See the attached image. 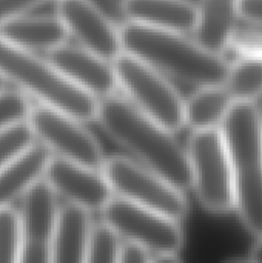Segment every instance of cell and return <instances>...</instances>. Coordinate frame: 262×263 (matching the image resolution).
Returning <instances> with one entry per match:
<instances>
[{
  "instance_id": "obj_30",
  "label": "cell",
  "mask_w": 262,
  "mask_h": 263,
  "mask_svg": "<svg viewBox=\"0 0 262 263\" xmlns=\"http://www.w3.org/2000/svg\"><path fill=\"white\" fill-rule=\"evenodd\" d=\"M3 85H5V82H3V79H2V77H0V88H2V86H3Z\"/></svg>"
},
{
  "instance_id": "obj_26",
  "label": "cell",
  "mask_w": 262,
  "mask_h": 263,
  "mask_svg": "<svg viewBox=\"0 0 262 263\" xmlns=\"http://www.w3.org/2000/svg\"><path fill=\"white\" fill-rule=\"evenodd\" d=\"M43 2L48 0H0V23L11 17L26 14Z\"/></svg>"
},
{
  "instance_id": "obj_18",
  "label": "cell",
  "mask_w": 262,
  "mask_h": 263,
  "mask_svg": "<svg viewBox=\"0 0 262 263\" xmlns=\"http://www.w3.org/2000/svg\"><path fill=\"white\" fill-rule=\"evenodd\" d=\"M198 11L199 17L193 39L210 51L222 54L233 29L238 26L236 0H202Z\"/></svg>"
},
{
  "instance_id": "obj_27",
  "label": "cell",
  "mask_w": 262,
  "mask_h": 263,
  "mask_svg": "<svg viewBox=\"0 0 262 263\" xmlns=\"http://www.w3.org/2000/svg\"><path fill=\"white\" fill-rule=\"evenodd\" d=\"M236 11L239 20L262 26V0H236Z\"/></svg>"
},
{
  "instance_id": "obj_6",
  "label": "cell",
  "mask_w": 262,
  "mask_h": 263,
  "mask_svg": "<svg viewBox=\"0 0 262 263\" xmlns=\"http://www.w3.org/2000/svg\"><path fill=\"white\" fill-rule=\"evenodd\" d=\"M187 157L191 188L201 205L213 214L235 210V185L232 163L221 128L193 131Z\"/></svg>"
},
{
  "instance_id": "obj_9",
  "label": "cell",
  "mask_w": 262,
  "mask_h": 263,
  "mask_svg": "<svg viewBox=\"0 0 262 263\" xmlns=\"http://www.w3.org/2000/svg\"><path fill=\"white\" fill-rule=\"evenodd\" d=\"M28 125L34 139L53 156L100 170L105 160L97 139L82 125V120L46 105H32Z\"/></svg>"
},
{
  "instance_id": "obj_16",
  "label": "cell",
  "mask_w": 262,
  "mask_h": 263,
  "mask_svg": "<svg viewBox=\"0 0 262 263\" xmlns=\"http://www.w3.org/2000/svg\"><path fill=\"white\" fill-rule=\"evenodd\" d=\"M90 211L74 203L59 206L51 237V259L56 263L85 262L91 231Z\"/></svg>"
},
{
  "instance_id": "obj_20",
  "label": "cell",
  "mask_w": 262,
  "mask_h": 263,
  "mask_svg": "<svg viewBox=\"0 0 262 263\" xmlns=\"http://www.w3.org/2000/svg\"><path fill=\"white\" fill-rule=\"evenodd\" d=\"M224 86L235 102H255L262 96V57L241 55L229 62Z\"/></svg>"
},
{
  "instance_id": "obj_3",
  "label": "cell",
  "mask_w": 262,
  "mask_h": 263,
  "mask_svg": "<svg viewBox=\"0 0 262 263\" xmlns=\"http://www.w3.org/2000/svg\"><path fill=\"white\" fill-rule=\"evenodd\" d=\"M230 156L235 208L246 228L262 236V122L255 102H233L219 126Z\"/></svg>"
},
{
  "instance_id": "obj_28",
  "label": "cell",
  "mask_w": 262,
  "mask_h": 263,
  "mask_svg": "<svg viewBox=\"0 0 262 263\" xmlns=\"http://www.w3.org/2000/svg\"><path fill=\"white\" fill-rule=\"evenodd\" d=\"M153 257L151 254L141 245L128 240H122V248H120V256L119 262L122 263H142L151 262Z\"/></svg>"
},
{
  "instance_id": "obj_7",
  "label": "cell",
  "mask_w": 262,
  "mask_h": 263,
  "mask_svg": "<svg viewBox=\"0 0 262 263\" xmlns=\"http://www.w3.org/2000/svg\"><path fill=\"white\" fill-rule=\"evenodd\" d=\"M107 222L122 240L144 247L153 260H176L184 245L179 220L159 211L113 196L102 210Z\"/></svg>"
},
{
  "instance_id": "obj_21",
  "label": "cell",
  "mask_w": 262,
  "mask_h": 263,
  "mask_svg": "<svg viewBox=\"0 0 262 263\" xmlns=\"http://www.w3.org/2000/svg\"><path fill=\"white\" fill-rule=\"evenodd\" d=\"M122 248V237L107 223H93L85 262L90 263H117Z\"/></svg>"
},
{
  "instance_id": "obj_11",
  "label": "cell",
  "mask_w": 262,
  "mask_h": 263,
  "mask_svg": "<svg viewBox=\"0 0 262 263\" xmlns=\"http://www.w3.org/2000/svg\"><path fill=\"white\" fill-rule=\"evenodd\" d=\"M57 211V194L45 179H40L22 196L19 211L23 237L20 262H49Z\"/></svg>"
},
{
  "instance_id": "obj_31",
  "label": "cell",
  "mask_w": 262,
  "mask_h": 263,
  "mask_svg": "<svg viewBox=\"0 0 262 263\" xmlns=\"http://www.w3.org/2000/svg\"><path fill=\"white\" fill-rule=\"evenodd\" d=\"M261 122H262V116H261Z\"/></svg>"
},
{
  "instance_id": "obj_17",
  "label": "cell",
  "mask_w": 262,
  "mask_h": 263,
  "mask_svg": "<svg viewBox=\"0 0 262 263\" xmlns=\"http://www.w3.org/2000/svg\"><path fill=\"white\" fill-rule=\"evenodd\" d=\"M51 151L37 140L0 170V206L12 205L40 179L51 160Z\"/></svg>"
},
{
  "instance_id": "obj_12",
  "label": "cell",
  "mask_w": 262,
  "mask_h": 263,
  "mask_svg": "<svg viewBox=\"0 0 262 263\" xmlns=\"http://www.w3.org/2000/svg\"><path fill=\"white\" fill-rule=\"evenodd\" d=\"M43 179L57 196L90 213L102 211L114 196L102 170L74 163L57 156L51 157Z\"/></svg>"
},
{
  "instance_id": "obj_2",
  "label": "cell",
  "mask_w": 262,
  "mask_h": 263,
  "mask_svg": "<svg viewBox=\"0 0 262 263\" xmlns=\"http://www.w3.org/2000/svg\"><path fill=\"white\" fill-rule=\"evenodd\" d=\"M124 51L139 57L167 77L195 86L224 85L229 60L184 32L128 22L120 28Z\"/></svg>"
},
{
  "instance_id": "obj_4",
  "label": "cell",
  "mask_w": 262,
  "mask_h": 263,
  "mask_svg": "<svg viewBox=\"0 0 262 263\" xmlns=\"http://www.w3.org/2000/svg\"><path fill=\"white\" fill-rule=\"evenodd\" d=\"M0 77L42 105L63 111L82 122L96 119L99 99L74 85L48 57L20 48L2 35Z\"/></svg>"
},
{
  "instance_id": "obj_13",
  "label": "cell",
  "mask_w": 262,
  "mask_h": 263,
  "mask_svg": "<svg viewBox=\"0 0 262 263\" xmlns=\"http://www.w3.org/2000/svg\"><path fill=\"white\" fill-rule=\"evenodd\" d=\"M48 59L74 85L96 99H103L117 89L113 63L82 46L63 43L48 52Z\"/></svg>"
},
{
  "instance_id": "obj_29",
  "label": "cell",
  "mask_w": 262,
  "mask_h": 263,
  "mask_svg": "<svg viewBox=\"0 0 262 263\" xmlns=\"http://www.w3.org/2000/svg\"><path fill=\"white\" fill-rule=\"evenodd\" d=\"M249 260L255 263H262V236L258 237V240L252 247L250 254H249Z\"/></svg>"
},
{
  "instance_id": "obj_15",
  "label": "cell",
  "mask_w": 262,
  "mask_h": 263,
  "mask_svg": "<svg viewBox=\"0 0 262 263\" xmlns=\"http://www.w3.org/2000/svg\"><path fill=\"white\" fill-rule=\"evenodd\" d=\"M0 35L32 52H49L66 43L68 32L62 20L46 14H20L0 23Z\"/></svg>"
},
{
  "instance_id": "obj_25",
  "label": "cell",
  "mask_w": 262,
  "mask_h": 263,
  "mask_svg": "<svg viewBox=\"0 0 262 263\" xmlns=\"http://www.w3.org/2000/svg\"><path fill=\"white\" fill-rule=\"evenodd\" d=\"M227 52H233L235 59L241 55H261L262 57V26H236L227 42V46L222 52L225 57Z\"/></svg>"
},
{
  "instance_id": "obj_23",
  "label": "cell",
  "mask_w": 262,
  "mask_h": 263,
  "mask_svg": "<svg viewBox=\"0 0 262 263\" xmlns=\"http://www.w3.org/2000/svg\"><path fill=\"white\" fill-rule=\"evenodd\" d=\"M32 105L29 97L20 89L0 88V129L28 120Z\"/></svg>"
},
{
  "instance_id": "obj_14",
  "label": "cell",
  "mask_w": 262,
  "mask_h": 263,
  "mask_svg": "<svg viewBox=\"0 0 262 263\" xmlns=\"http://www.w3.org/2000/svg\"><path fill=\"white\" fill-rule=\"evenodd\" d=\"M122 11L128 22L184 34H193L199 17L190 0H124Z\"/></svg>"
},
{
  "instance_id": "obj_5",
  "label": "cell",
  "mask_w": 262,
  "mask_h": 263,
  "mask_svg": "<svg viewBox=\"0 0 262 263\" xmlns=\"http://www.w3.org/2000/svg\"><path fill=\"white\" fill-rule=\"evenodd\" d=\"M117 88L141 112L176 133L185 126L184 100L170 79L139 57L122 51L113 62Z\"/></svg>"
},
{
  "instance_id": "obj_8",
  "label": "cell",
  "mask_w": 262,
  "mask_h": 263,
  "mask_svg": "<svg viewBox=\"0 0 262 263\" xmlns=\"http://www.w3.org/2000/svg\"><path fill=\"white\" fill-rule=\"evenodd\" d=\"M102 173L114 196L182 220L188 211L184 190L130 157L103 160Z\"/></svg>"
},
{
  "instance_id": "obj_1",
  "label": "cell",
  "mask_w": 262,
  "mask_h": 263,
  "mask_svg": "<svg viewBox=\"0 0 262 263\" xmlns=\"http://www.w3.org/2000/svg\"><path fill=\"white\" fill-rule=\"evenodd\" d=\"M96 122L134 160L165 177L181 190L191 185L187 149L174 133L141 112L130 100L116 94L99 100Z\"/></svg>"
},
{
  "instance_id": "obj_22",
  "label": "cell",
  "mask_w": 262,
  "mask_h": 263,
  "mask_svg": "<svg viewBox=\"0 0 262 263\" xmlns=\"http://www.w3.org/2000/svg\"><path fill=\"white\" fill-rule=\"evenodd\" d=\"M22 225L19 211L11 205L0 206V263L20 262Z\"/></svg>"
},
{
  "instance_id": "obj_24",
  "label": "cell",
  "mask_w": 262,
  "mask_h": 263,
  "mask_svg": "<svg viewBox=\"0 0 262 263\" xmlns=\"http://www.w3.org/2000/svg\"><path fill=\"white\" fill-rule=\"evenodd\" d=\"M34 142L28 122L0 129V170Z\"/></svg>"
},
{
  "instance_id": "obj_10",
  "label": "cell",
  "mask_w": 262,
  "mask_h": 263,
  "mask_svg": "<svg viewBox=\"0 0 262 263\" xmlns=\"http://www.w3.org/2000/svg\"><path fill=\"white\" fill-rule=\"evenodd\" d=\"M56 11L79 46L110 62L124 51L120 28L93 0H57Z\"/></svg>"
},
{
  "instance_id": "obj_19",
  "label": "cell",
  "mask_w": 262,
  "mask_h": 263,
  "mask_svg": "<svg viewBox=\"0 0 262 263\" xmlns=\"http://www.w3.org/2000/svg\"><path fill=\"white\" fill-rule=\"evenodd\" d=\"M233 102L224 85L198 86V91L184 100V123L193 131L219 128Z\"/></svg>"
}]
</instances>
